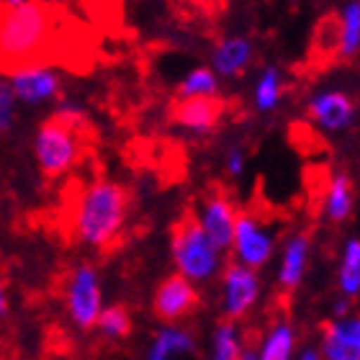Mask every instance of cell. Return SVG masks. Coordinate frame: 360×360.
I'll use <instances>...</instances> for the list:
<instances>
[{
    "instance_id": "f546056e",
    "label": "cell",
    "mask_w": 360,
    "mask_h": 360,
    "mask_svg": "<svg viewBox=\"0 0 360 360\" xmlns=\"http://www.w3.org/2000/svg\"><path fill=\"white\" fill-rule=\"evenodd\" d=\"M11 314V291H8V285L0 281V319H6Z\"/></svg>"
},
{
    "instance_id": "484cf974",
    "label": "cell",
    "mask_w": 360,
    "mask_h": 360,
    "mask_svg": "<svg viewBox=\"0 0 360 360\" xmlns=\"http://www.w3.org/2000/svg\"><path fill=\"white\" fill-rule=\"evenodd\" d=\"M15 113H18V101L13 90L8 83H0V134H8L13 129Z\"/></svg>"
},
{
    "instance_id": "6da1fadb",
    "label": "cell",
    "mask_w": 360,
    "mask_h": 360,
    "mask_svg": "<svg viewBox=\"0 0 360 360\" xmlns=\"http://www.w3.org/2000/svg\"><path fill=\"white\" fill-rule=\"evenodd\" d=\"M77 39L65 8L49 0L23 6L0 3V72L13 75L23 68L49 65L70 57Z\"/></svg>"
},
{
    "instance_id": "83f0119b",
    "label": "cell",
    "mask_w": 360,
    "mask_h": 360,
    "mask_svg": "<svg viewBox=\"0 0 360 360\" xmlns=\"http://www.w3.org/2000/svg\"><path fill=\"white\" fill-rule=\"evenodd\" d=\"M355 314L353 311V301L350 299H335V304H332V319H345V316Z\"/></svg>"
},
{
    "instance_id": "603a6c76",
    "label": "cell",
    "mask_w": 360,
    "mask_h": 360,
    "mask_svg": "<svg viewBox=\"0 0 360 360\" xmlns=\"http://www.w3.org/2000/svg\"><path fill=\"white\" fill-rule=\"evenodd\" d=\"M98 335L111 342H119V340H127L131 335V314H129L127 307L121 304H105L103 311L98 314L96 327Z\"/></svg>"
},
{
    "instance_id": "5b68a950",
    "label": "cell",
    "mask_w": 360,
    "mask_h": 360,
    "mask_svg": "<svg viewBox=\"0 0 360 360\" xmlns=\"http://www.w3.org/2000/svg\"><path fill=\"white\" fill-rule=\"evenodd\" d=\"M278 252V226L273 219L263 217L252 209H245L237 214L234 234L229 252L232 263L245 265L250 270H260L270 265V260Z\"/></svg>"
},
{
    "instance_id": "7402d4cb",
    "label": "cell",
    "mask_w": 360,
    "mask_h": 360,
    "mask_svg": "<svg viewBox=\"0 0 360 360\" xmlns=\"http://www.w3.org/2000/svg\"><path fill=\"white\" fill-rule=\"evenodd\" d=\"M281 98H283V75H281V70L278 68H265L260 72L255 83V93H252V103L260 113H270L276 111L278 103H281Z\"/></svg>"
},
{
    "instance_id": "8992f818",
    "label": "cell",
    "mask_w": 360,
    "mask_h": 360,
    "mask_svg": "<svg viewBox=\"0 0 360 360\" xmlns=\"http://www.w3.org/2000/svg\"><path fill=\"white\" fill-rule=\"evenodd\" d=\"M62 307L68 322L80 332L96 327L98 314L105 307L103 278L93 263H77L68 270L65 291H62Z\"/></svg>"
},
{
    "instance_id": "3957f363",
    "label": "cell",
    "mask_w": 360,
    "mask_h": 360,
    "mask_svg": "<svg viewBox=\"0 0 360 360\" xmlns=\"http://www.w3.org/2000/svg\"><path fill=\"white\" fill-rule=\"evenodd\" d=\"M170 260L175 276L186 278L193 285H209L224 270L226 255L209 242V237L198 229L193 214H186L170 234Z\"/></svg>"
},
{
    "instance_id": "ffe728a7",
    "label": "cell",
    "mask_w": 360,
    "mask_h": 360,
    "mask_svg": "<svg viewBox=\"0 0 360 360\" xmlns=\"http://www.w3.org/2000/svg\"><path fill=\"white\" fill-rule=\"evenodd\" d=\"M338 291L342 299L355 301L360 296V240L347 237L340 250L338 263Z\"/></svg>"
},
{
    "instance_id": "277c9868",
    "label": "cell",
    "mask_w": 360,
    "mask_h": 360,
    "mask_svg": "<svg viewBox=\"0 0 360 360\" xmlns=\"http://www.w3.org/2000/svg\"><path fill=\"white\" fill-rule=\"evenodd\" d=\"M85 134L88 129L70 127L65 121L49 119L34 134V160L44 178H65L85 158Z\"/></svg>"
},
{
    "instance_id": "8fae6325",
    "label": "cell",
    "mask_w": 360,
    "mask_h": 360,
    "mask_svg": "<svg viewBox=\"0 0 360 360\" xmlns=\"http://www.w3.org/2000/svg\"><path fill=\"white\" fill-rule=\"evenodd\" d=\"M11 90L18 103L26 105H44L62 93V77L52 65H37L23 68L11 75Z\"/></svg>"
},
{
    "instance_id": "2e32d148",
    "label": "cell",
    "mask_w": 360,
    "mask_h": 360,
    "mask_svg": "<svg viewBox=\"0 0 360 360\" xmlns=\"http://www.w3.org/2000/svg\"><path fill=\"white\" fill-rule=\"evenodd\" d=\"M175 121L191 134H209L224 116V101L221 98H191L178 101L175 105Z\"/></svg>"
},
{
    "instance_id": "7a4b0ae2",
    "label": "cell",
    "mask_w": 360,
    "mask_h": 360,
    "mask_svg": "<svg viewBox=\"0 0 360 360\" xmlns=\"http://www.w3.org/2000/svg\"><path fill=\"white\" fill-rule=\"evenodd\" d=\"M129 191L119 180L93 178L77 188L68 209L70 237L85 250L105 252L121 240L129 221Z\"/></svg>"
},
{
    "instance_id": "f1b7e54d",
    "label": "cell",
    "mask_w": 360,
    "mask_h": 360,
    "mask_svg": "<svg viewBox=\"0 0 360 360\" xmlns=\"http://www.w3.org/2000/svg\"><path fill=\"white\" fill-rule=\"evenodd\" d=\"M291 360H322V358H319L316 345H304V347H296V353H293Z\"/></svg>"
},
{
    "instance_id": "44dd1931",
    "label": "cell",
    "mask_w": 360,
    "mask_h": 360,
    "mask_svg": "<svg viewBox=\"0 0 360 360\" xmlns=\"http://www.w3.org/2000/svg\"><path fill=\"white\" fill-rule=\"evenodd\" d=\"M338 29H340V41H338V57L340 60H355L360 49V3L350 0L342 13L338 15Z\"/></svg>"
},
{
    "instance_id": "d6986e66",
    "label": "cell",
    "mask_w": 360,
    "mask_h": 360,
    "mask_svg": "<svg viewBox=\"0 0 360 360\" xmlns=\"http://www.w3.org/2000/svg\"><path fill=\"white\" fill-rule=\"evenodd\" d=\"M248 347L245 327L240 322L219 319L209 335V353L206 360H240Z\"/></svg>"
},
{
    "instance_id": "d4e9b609",
    "label": "cell",
    "mask_w": 360,
    "mask_h": 360,
    "mask_svg": "<svg viewBox=\"0 0 360 360\" xmlns=\"http://www.w3.org/2000/svg\"><path fill=\"white\" fill-rule=\"evenodd\" d=\"M338 41H340V29H338V15H327L319 29H316V49L322 54H338Z\"/></svg>"
},
{
    "instance_id": "ac0fdd59",
    "label": "cell",
    "mask_w": 360,
    "mask_h": 360,
    "mask_svg": "<svg viewBox=\"0 0 360 360\" xmlns=\"http://www.w3.org/2000/svg\"><path fill=\"white\" fill-rule=\"evenodd\" d=\"M299 347V332L291 319H276L260 338L255 350V360H291Z\"/></svg>"
},
{
    "instance_id": "9a60e30c",
    "label": "cell",
    "mask_w": 360,
    "mask_h": 360,
    "mask_svg": "<svg viewBox=\"0 0 360 360\" xmlns=\"http://www.w3.org/2000/svg\"><path fill=\"white\" fill-rule=\"evenodd\" d=\"M355 211V186L345 170H335L322 191V217L330 224H347Z\"/></svg>"
},
{
    "instance_id": "7c38bea8",
    "label": "cell",
    "mask_w": 360,
    "mask_h": 360,
    "mask_svg": "<svg viewBox=\"0 0 360 360\" xmlns=\"http://www.w3.org/2000/svg\"><path fill=\"white\" fill-rule=\"evenodd\" d=\"M309 119L314 121L316 127L330 131V134H340L345 129L353 127L355 121V103L353 98L342 93V90H319L309 98Z\"/></svg>"
},
{
    "instance_id": "4316f807",
    "label": "cell",
    "mask_w": 360,
    "mask_h": 360,
    "mask_svg": "<svg viewBox=\"0 0 360 360\" xmlns=\"http://www.w3.org/2000/svg\"><path fill=\"white\" fill-rule=\"evenodd\" d=\"M245 165H248V155H245V150H242V147H232V150L226 152L224 167H226V173L232 175V178H240V175L245 173Z\"/></svg>"
},
{
    "instance_id": "30bf717a",
    "label": "cell",
    "mask_w": 360,
    "mask_h": 360,
    "mask_svg": "<svg viewBox=\"0 0 360 360\" xmlns=\"http://www.w3.org/2000/svg\"><path fill=\"white\" fill-rule=\"evenodd\" d=\"M276 285L278 291L293 293L307 281L309 263H311V234L307 229L285 234V240L278 245Z\"/></svg>"
},
{
    "instance_id": "52a82bcc",
    "label": "cell",
    "mask_w": 360,
    "mask_h": 360,
    "mask_svg": "<svg viewBox=\"0 0 360 360\" xmlns=\"http://www.w3.org/2000/svg\"><path fill=\"white\" fill-rule=\"evenodd\" d=\"M263 299V278L257 270L226 263L219 273V311L221 319L245 322Z\"/></svg>"
},
{
    "instance_id": "9c48e42d",
    "label": "cell",
    "mask_w": 360,
    "mask_h": 360,
    "mask_svg": "<svg viewBox=\"0 0 360 360\" xmlns=\"http://www.w3.org/2000/svg\"><path fill=\"white\" fill-rule=\"evenodd\" d=\"M201 307V288L188 283L186 278L167 276L152 293V311L162 324H183Z\"/></svg>"
},
{
    "instance_id": "1f68e13d",
    "label": "cell",
    "mask_w": 360,
    "mask_h": 360,
    "mask_svg": "<svg viewBox=\"0 0 360 360\" xmlns=\"http://www.w3.org/2000/svg\"><path fill=\"white\" fill-rule=\"evenodd\" d=\"M188 3H195V0H188Z\"/></svg>"
},
{
    "instance_id": "e0dca14e",
    "label": "cell",
    "mask_w": 360,
    "mask_h": 360,
    "mask_svg": "<svg viewBox=\"0 0 360 360\" xmlns=\"http://www.w3.org/2000/svg\"><path fill=\"white\" fill-rule=\"evenodd\" d=\"M252 60V41L248 37H226L214 46L211 70L217 77H240Z\"/></svg>"
},
{
    "instance_id": "cb8c5ba5",
    "label": "cell",
    "mask_w": 360,
    "mask_h": 360,
    "mask_svg": "<svg viewBox=\"0 0 360 360\" xmlns=\"http://www.w3.org/2000/svg\"><path fill=\"white\" fill-rule=\"evenodd\" d=\"M219 96V77L211 68H193L178 85L180 101L191 98H217Z\"/></svg>"
},
{
    "instance_id": "ba28073f",
    "label": "cell",
    "mask_w": 360,
    "mask_h": 360,
    "mask_svg": "<svg viewBox=\"0 0 360 360\" xmlns=\"http://www.w3.org/2000/svg\"><path fill=\"white\" fill-rule=\"evenodd\" d=\"M237 214L240 209L234 206V201L221 191H209L203 195L201 203L195 206L193 219L198 229H201L209 242L221 252H229V245H232V234H234V221H237Z\"/></svg>"
},
{
    "instance_id": "4fadbf2b",
    "label": "cell",
    "mask_w": 360,
    "mask_h": 360,
    "mask_svg": "<svg viewBox=\"0 0 360 360\" xmlns=\"http://www.w3.org/2000/svg\"><path fill=\"white\" fill-rule=\"evenodd\" d=\"M316 350L322 360H360V316L330 319L319 332Z\"/></svg>"
},
{
    "instance_id": "5bb4252c",
    "label": "cell",
    "mask_w": 360,
    "mask_h": 360,
    "mask_svg": "<svg viewBox=\"0 0 360 360\" xmlns=\"http://www.w3.org/2000/svg\"><path fill=\"white\" fill-rule=\"evenodd\" d=\"M195 350H198V338L191 327L160 324L158 330L152 332L150 345L144 350V360H186L193 358Z\"/></svg>"
},
{
    "instance_id": "4dcf8cb0",
    "label": "cell",
    "mask_w": 360,
    "mask_h": 360,
    "mask_svg": "<svg viewBox=\"0 0 360 360\" xmlns=\"http://www.w3.org/2000/svg\"><path fill=\"white\" fill-rule=\"evenodd\" d=\"M3 6H11V8H15V6H23V3H29V0H0Z\"/></svg>"
}]
</instances>
